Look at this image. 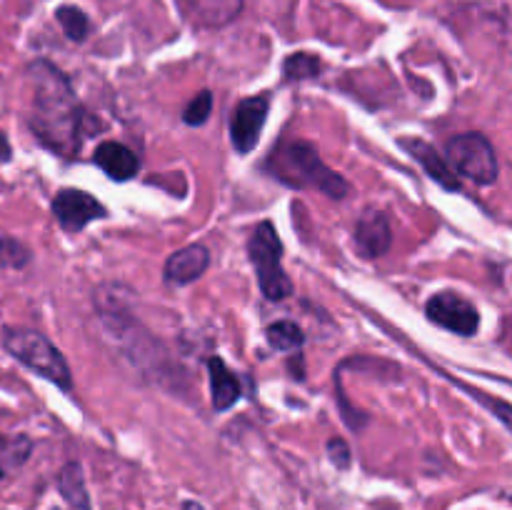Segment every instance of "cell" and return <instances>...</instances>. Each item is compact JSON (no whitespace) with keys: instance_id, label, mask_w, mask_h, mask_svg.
Returning a JSON list of instances; mask_svg holds the SVG:
<instances>
[{"instance_id":"5","label":"cell","mask_w":512,"mask_h":510,"mask_svg":"<svg viewBox=\"0 0 512 510\" xmlns=\"http://www.w3.org/2000/svg\"><path fill=\"white\" fill-rule=\"evenodd\" d=\"M445 158L455 173L473 183L493 185L498 180V155L483 133H460L450 138L445 145Z\"/></svg>"},{"instance_id":"16","label":"cell","mask_w":512,"mask_h":510,"mask_svg":"<svg viewBox=\"0 0 512 510\" xmlns=\"http://www.w3.org/2000/svg\"><path fill=\"white\" fill-rule=\"evenodd\" d=\"M265 338H268L270 348L285 353V350H295L303 345V330L293 320H278L265 330Z\"/></svg>"},{"instance_id":"24","label":"cell","mask_w":512,"mask_h":510,"mask_svg":"<svg viewBox=\"0 0 512 510\" xmlns=\"http://www.w3.org/2000/svg\"><path fill=\"white\" fill-rule=\"evenodd\" d=\"M180 510H205V508L200 503H195V500H185V503L180 505Z\"/></svg>"},{"instance_id":"8","label":"cell","mask_w":512,"mask_h":510,"mask_svg":"<svg viewBox=\"0 0 512 510\" xmlns=\"http://www.w3.org/2000/svg\"><path fill=\"white\" fill-rule=\"evenodd\" d=\"M53 215L60 223V228L68 230V233H78V230H83L93 220L105 218L108 210L93 195L85 193V190L65 188L53 198Z\"/></svg>"},{"instance_id":"23","label":"cell","mask_w":512,"mask_h":510,"mask_svg":"<svg viewBox=\"0 0 512 510\" xmlns=\"http://www.w3.org/2000/svg\"><path fill=\"white\" fill-rule=\"evenodd\" d=\"M0 160H10V143L3 133H0Z\"/></svg>"},{"instance_id":"17","label":"cell","mask_w":512,"mask_h":510,"mask_svg":"<svg viewBox=\"0 0 512 510\" xmlns=\"http://www.w3.org/2000/svg\"><path fill=\"white\" fill-rule=\"evenodd\" d=\"M320 73V58L310 53H295L283 63V75L288 83L293 80H310Z\"/></svg>"},{"instance_id":"3","label":"cell","mask_w":512,"mask_h":510,"mask_svg":"<svg viewBox=\"0 0 512 510\" xmlns=\"http://www.w3.org/2000/svg\"><path fill=\"white\" fill-rule=\"evenodd\" d=\"M3 345L15 360H20L25 368L38 373L40 378L50 380V383H55L63 390L73 388V375H70L63 353L45 335H40L38 330L5 328Z\"/></svg>"},{"instance_id":"18","label":"cell","mask_w":512,"mask_h":510,"mask_svg":"<svg viewBox=\"0 0 512 510\" xmlns=\"http://www.w3.org/2000/svg\"><path fill=\"white\" fill-rule=\"evenodd\" d=\"M460 388H465L470 393V398L478 400L480 405H483L488 413H493V418H498L500 423L505 425V428L510 430L512 433V403H508V400H500L495 398V395H488L483 393V390H475V388H468V385H460Z\"/></svg>"},{"instance_id":"19","label":"cell","mask_w":512,"mask_h":510,"mask_svg":"<svg viewBox=\"0 0 512 510\" xmlns=\"http://www.w3.org/2000/svg\"><path fill=\"white\" fill-rule=\"evenodd\" d=\"M210 113H213V95H210V90H200V93L185 105L183 120L188 125H203L205 120L210 118Z\"/></svg>"},{"instance_id":"12","label":"cell","mask_w":512,"mask_h":510,"mask_svg":"<svg viewBox=\"0 0 512 510\" xmlns=\"http://www.w3.org/2000/svg\"><path fill=\"white\" fill-rule=\"evenodd\" d=\"M93 160L95 165L108 175V178L118 180V183H125V180L135 178L140 170L138 155H135L130 148H125L123 143H113V140L100 143L98 148H95Z\"/></svg>"},{"instance_id":"7","label":"cell","mask_w":512,"mask_h":510,"mask_svg":"<svg viewBox=\"0 0 512 510\" xmlns=\"http://www.w3.org/2000/svg\"><path fill=\"white\" fill-rule=\"evenodd\" d=\"M268 113V95H250V98L240 100L238 108L233 110V118H230V140H233V148L240 155L253 153L260 140V133L265 128Z\"/></svg>"},{"instance_id":"13","label":"cell","mask_w":512,"mask_h":510,"mask_svg":"<svg viewBox=\"0 0 512 510\" xmlns=\"http://www.w3.org/2000/svg\"><path fill=\"white\" fill-rule=\"evenodd\" d=\"M208 373H210V395H213V408L218 413L233 408L240 400L243 390H240V380L233 370L225 365L223 358H210L208 360Z\"/></svg>"},{"instance_id":"25","label":"cell","mask_w":512,"mask_h":510,"mask_svg":"<svg viewBox=\"0 0 512 510\" xmlns=\"http://www.w3.org/2000/svg\"><path fill=\"white\" fill-rule=\"evenodd\" d=\"M5 475V468H3V463H0V478H3Z\"/></svg>"},{"instance_id":"9","label":"cell","mask_w":512,"mask_h":510,"mask_svg":"<svg viewBox=\"0 0 512 510\" xmlns=\"http://www.w3.org/2000/svg\"><path fill=\"white\" fill-rule=\"evenodd\" d=\"M355 245L363 258H380L393 245V230L383 210L368 208L355 225Z\"/></svg>"},{"instance_id":"2","label":"cell","mask_w":512,"mask_h":510,"mask_svg":"<svg viewBox=\"0 0 512 510\" xmlns=\"http://www.w3.org/2000/svg\"><path fill=\"white\" fill-rule=\"evenodd\" d=\"M268 168L278 180L293 188H315L328 198H345L350 190L348 180L320 160L318 150L310 143L290 140L275 148L268 158Z\"/></svg>"},{"instance_id":"10","label":"cell","mask_w":512,"mask_h":510,"mask_svg":"<svg viewBox=\"0 0 512 510\" xmlns=\"http://www.w3.org/2000/svg\"><path fill=\"white\" fill-rule=\"evenodd\" d=\"M210 253L205 245H185L165 260V280L173 285L195 283L208 270Z\"/></svg>"},{"instance_id":"21","label":"cell","mask_w":512,"mask_h":510,"mask_svg":"<svg viewBox=\"0 0 512 510\" xmlns=\"http://www.w3.org/2000/svg\"><path fill=\"white\" fill-rule=\"evenodd\" d=\"M30 253L13 238H0V265L5 268H20L28 263Z\"/></svg>"},{"instance_id":"4","label":"cell","mask_w":512,"mask_h":510,"mask_svg":"<svg viewBox=\"0 0 512 510\" xmlns=\"http://www.w3.org/2000/svg\"><path fill=\"white\" fill-rule=\"evenodd\" d=\"M248 255L265 298L278 303L293 295V280L283 270V240L278 238V230L270 220H263L253 230L248 240Z\"/></svg>"},{"instance_id":"1","label":"cell","mask_w":512,"mask_h":510,"mask_svg":"<svg viewBox=\"0 0 512 510\" xmlns=\"http://www.w3.org/2000/svg\"><path fill=\"white\" fill-rule=\"evenodd\" d=\"M33 85V113L30 128L35 138L63 158H73L80 150V123L83 108L70 88L68 78L48 60H35L28 68Z\"/></svg>"},{"instance_id":"6","label":"cell","mask_w":512,"mask_h":510,"mask_svg":"<svg viewBox=\"0 0 512 510\" xmlns=\"http://www.w3.org/2000/svg\"><path fill=\"white\" fill-rule=\"evenodd\" d=\"M425 315H428L430 323L440 325V328L450 330L455 335H463V338H470L480 328L478 308L460 293H453V290L435 293L425 305Z\"/></svg>"},{"instance_id":"22","label":"cell","mask_w":512,"mask_h":510,"mask_svg":"<svg viewBox=\"0 0 512 510\" xmlns=\"http://www.w3.org/2000/svg\"><path fill=\"white\" fill-rule=\"evenodd\" d=\"M328 455L333 460V465H338V468H348L350 465V448L343 438L328 440Z\"/></svg>"},{"instance_id":"11","label":"cell","mask_w":512,"mask_h":510,"mask_svg":"<svg viewBox=\"0 0 512 510\" xmlns=\"http://www.w3.org/2000/svg\"><path fill=\"white\" fill-rule=\"evenodd\" d=\"M400 145H403V148L408 150V153L413 155L420 165H423L425 173H428L435 183L443 185V188L450 190V193L460 190L458 173L450 168L448 158H445V155H440L433 145L425 143V140H418V138H405V140H400Z\"/></svg>"},{"instance_id":"20","label":"cell","mask_w":512,"mask_h":510,"mask_svg":"<svg viewBox=\"0 0 512 510\" xmlns=\"http://www.w3.org/2000/svg\"><path fill=\"white\" fill-rule=\"evenodd\" d=\"M0 448H3V453H0V463H10V465H20L25 458L30 455V440L23 438V435H15V438H0Z\"/></svg>"},{"instance_id":"14","label":"cell","mask_w":512,"mask_h":510,"mask_svg":"<svg viewBox=\"0 0 512 510\" xmlns=\"http://www.w3.org/2000/svg\"><path fill=\"white\" fill-rule=\"evenodd\" d=\"M58 490L75 510H90L88 488H85L83 468L78 463H68L58 475Z\"/></svg>"},{"instance_id":"15","label":"cell","mask_w":512,"mask_h":510,"mask_svg":"<svg viewBox=\"0 0 512 510\" xmlns=\"http://www.w3.org/2000/svg\"><path fill=\"white\" fill-rule=\"evenodd\" d=\"M55 18H58L60 28H63V33L68 35L73 43H83V40L88 38L90 20L80 8H75V5H60V8L55 10Z\"/></svg>"}]
</instances>
